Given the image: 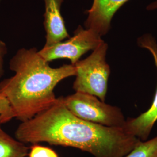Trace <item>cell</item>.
Here are the masks:
<instances>
[{"label": "cell", "mask_w": 157, "mask_h": 157, "mask_svg": "<svg viewBox=\"0 0 157 157\" xmlns=\"http://www.w3.org/2000/svg\"><path fill=\"white\" fill-rule=\"evenodd\" d=\"M65 107L75 116L93 124L111 128H123L126 119L119 107L82 93L62 97Z\"/></svg>", "instance_id": "obj_4"}, {"label": "cell", "mask_w": 157, "mask_h": 157, "mask_svg": "<svg viewBox=\"0 0 157 157\" xmlns=\"http://www.w3.org/2000/svg\"><path fill=\"white\" fill-rule=\"evenodd\" d=\"M129 0H93L85 22L87 29L102 36L111 28L112 17L118 10Z\"/></svg>", "instance_id": "obj_7"}, {"label": "cell", "mask_w": 157, "mask_h": 157, "mask_svg": "<svg viewBox=\"0 0 157 157\" xmlns=\"http://www.w3.org/2000/svg\"><path fill=\"white\" fill-rule=\"evenodd\" d=\"M15 136L24 144L45 142L71 147L94 157H124L141 141L123 128L107 127L75 116L65 107L62 97L47 109L21 122Z\"/></svg>", "instance_id": "obj_1"}, {"label": "cell", "mask_w": 157, "mask_h": 157, "mask_svg": "<svg viewBox=\"0 0 157 157\" xmlns=\"http://www.w3.org/2000/svg\"><path fill=\"white\" fill-rule=\"evenodd\" d=\"M0 115L3 119L4 124L6 123L14 118L13 112L8 102L0 96Z\"/></svg>", "instance_id": "obj_12"}, {"label": "cell", "mask_w": 157, "mask_h": 157, "mask_svg": "<svg viewBox=\"0 0 157 157\" xmlns=\"http://www.w3.org/2000/svg\"><path fill=\"white\" fill-rule=\"evenodd\" d=\"M104 40L98 34L90 29L79 26L72 37L65 41L45 47L39 54L47 62L60 58H67L74 65L81 56L89 51H93Z\"/></svg>", "instance_id": "obj_5"}, {"label": "cell", "mask_w": 157, "mask_h": 157, "mask_svg": "<svg viewBox=\"0 0 157 157\" xmlns=\"http://www.w3.org/2000/svg\"><path fill=\"white\" fill-rule=\"evenodd\" d=\"M29 157H59L56 152L49 147L34 144L30 147Z\"/></svg>", "instance_id": "obj_11"}, {"label": "cell", "mask_w": 157, "mask_h": 157, "mask_svg": "<svg viewBox=\"0 0 157 157\" xmlns=\"http://www.w3.org/2000/svg\"><path fill=\"white\" fill-rule=\"evenodd\" d=\"M3 124V119L0 115V157H27L29 147L6 133L1 128Z\"/></svg>", "instance_id": "obj_9"}, {"label": "cell", "mask_w": 157, "mask_h": 157, "mask_svg": "<svg viewBox=\"0 0 157 157\" xmlns=\"http://www.w3.org/2000/svg\"><path fill=\"white\" fill-rule=\"evenodd\" d=\"M108 48L107 43L103 41L89 56L74 65L76 78L73 89L75 92L94 95L105 102L111 73L106 59Z\"/></svg>", "instance_id": "obj_3"}, {"label": "cell", "mask_w": 157, "mask_h": 157, "mask_svg": "<svg viewBox=\"0 0 157 157\" xmlns=\"http://www.w3.org/2000/svg\"><path fill=\"white\" fill-rule=\"evenodd\" d=\"M7 52V48L6 44L0 41V78L4 74V58Z\"/></svg>", "instance_id": "obj_13"}, {"label": "cell", "mask_w": 157, "mask_h": 157, "mask_svg": "<svg viewBox=\"0 0 157 157\" xmlns=\"http://www.w3.org/2000/svg\"><path fill=\"white\" fill-rule=\"evenodd\" d=\"M37 48H21L10 62L15 75L0 82V96L6 98L14 118L27 121L51 107L56 101L54 89L60 82L75 76V66L52 67Z\"/></svg>", "instance_id": "obj_2"}, {"label": "cell", "mask_w": 157, "mask_h": 157, "mask_svg": "<svg viewBox=\"0 0 157 157\" xmlns=\"http://www.w3.org/2000/svg\"><path fill=\"white\" fill-rule=\"evenodd\" d=\"M147 10L149 11L157 10V0H154L152 2L150 3L148 6H147Z\"/></svg>", "instance_id": "obj_14"}, {"label": "cell", "mask_w": 157, "mask_h": 157, "mask_svg": "<svg viewBox=\"0 0 157 157\" xmlns=\"http://www.w3.org/2000/svg\"><path fill=\"white\" fill-rule=\"evenodd\" d=\"M45 2L44 26L46 31L45 47H48L69 38L61 13L63 0H43Z\"/></svg>", "instance_id": "obj_8"}, {"label": "cell", "mask_w": 157, "mask_h": 157, "mask_svg": "<svg viewBox=\"0 0 157 157\" xmlns=\"http://www.w3.org/2000/svg\"><path fill=\"white\" fill-rule=\"evenodd\" d=\"M124 157H157V136L140 142Z\"/></svg>", "instance_id": "obj_10"}, {"label": "cell", "mask_w": 157, "mask_h": 157, "mask_svg": "<svg viewBox=\"0 0 157 157\" xmlns=\"http://www.w3.org/2000/svg\"><path fill=\"white\" fill-rule=\"evenodd\" d=\"M138 45L148 51L154 59L157 69V41L150 34H146L137 40ZM157 122V87L151 105L149 109L135 118L126 120L124 129L141 141L148 140L155 124Z\"/></svg>", "instance_id": "obj_6"}]
</instances>
